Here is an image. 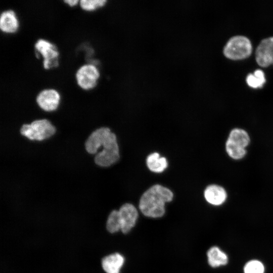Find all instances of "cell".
I'll return each instance as SVG.
<instances>
[{"mask_svg": "<svg viewBox=\"0 0 273 273\" xmlns=\"http://www.w3.org/2000/svg\"><path fill=\"white\" fill-rule=\"evenodd\" d=\"M173 193L167 188L155 185L142 195L139 202V208L146 216L158 218L165 213V204L173 199Z\"/></svg>", "mask_w": 273, "mask_h": 273, "instance_id": "cell-1", "label": "cell"}, {"mask_svg": "<svg viewBox=\"0 0 273 273\" xmlns=\"http://www.w3.org/2000/svg\"><path fill=\"white\" fill-rule=\"evenodd\" d=\"M56 128L47 119L33 121L31 124H24L20 129L21 134L30 140L40 141L52 136Z\"/></svg>", "mask_w": 273, "mask_h": 273, "instance_id": "cell-2", "label": "cell"}, {"mask_svg": "<svg viewBox=\"0 0 273 273\" xmlns=\"http://www.w3.org/2000/svg\"><path fill=\"white\" fill-rule=\"evenodd\" d=\"M103 149L97 153L95 156V163L101 167H108L119 159V147L116 136L111 132L103 144Z\"/></svg>", "mask_w": 273, "mask_h": 273, "instance_id": "cell-3", "label": "cell"}, {"mask_svg": "<svg viewBox=\"0 0 273 273\" xmlns=\"http://www.w3.org/2000/svg\"><path fill=\"white\" fill-rule=\"evenodd\" d=\"M252 50L251 42L248 38L243 36H235L226 43L223 54L230 59L241 60L249 57Z\"/></svg>", "mask_w": 273, "mask_h": 273, "instance_id": "cell-4", "label": "cell"}, {"mask_svg": "<svg viewBox=\"0 0 273 273\" xmlns=\"http://www.w3.org/2000/svg\"><path fill=\"white\" fill-rule=\"evenodd\" d=\"M100 72L97 67L91 64L81 66L75 73L77 85L82 89L93 88L97 84Z\"/></svg>", "mask_w": 273, "mask_h": 273, "instance_id": "cell-5", "label": "cell"}, {"mask_svg": "<svg viewBox=\"0 0 273 273\" xmlns=\"http://www.w3.org/2000/svg\"><path fill=\"white\" fill-rule=\"evenodd\" d=\"M36 53L43 58V66L48 69L58 65L59 52L57 47L50 41L43 39H38L34 44Z\"/></svg>", "mask_w": 273, "mask_h": 273, "instance_id": "cell-6", "label": "cell"}, {"mask_svg": "<svg viewBox=\"0 0 273 273\" xmlns=\"http://www.w3.org/2000/svg\"><path fill=\"white\" fill-rule=\"evenodd\" d=\"M36 101L38 106L45 111L55 110L60 101L59 93L54 89H44L37 95Z\"/></svg>", "mask_w": 273, "mask_h": 273, "instance_id": "cell-7", "label": "cell"}, {"mask_svg": "<svg viewBox=\"0 0 273 273\" xmlns=\"http://www.w3.org/2000/svg\"><path fill=\"white\" fill-rule=\"evenodd\" d=\"M256 61L262 67L273 65V37L261 41L256 50Z\"/></svg>", "mask_w": 273, "mask_h": 273, "instance_id": "cell-8", "label": "cell"}, {"mask_svg": "<svg viewBox=\"0 0 273 273\" xmlns=\"http://www.w3.org/2000/svg\"><path fill=\"white\" fill-rule=\"evenodd\" d=\"M111 132L110 128L106 127H102L94 130L85 141L86 151L91 154L97 153Z\"/></svg>", "mask_w": 273, "mask_h": 273, "instance_id": "cell-9", "label": "cell"}, {"mask_svg": "<svg viewBox=\"0 0 273 273\" xmlns=\"http://www.w3.org/2000/svg\"><path fill=\"white\" fill-rule=\"evenodd\" d=\"M118 211L121 224V231L124 234L127 233L136 223L138 217L137 209L132 204L125 203L121 206Z\"/></svg>", "mask_w": 273, "mask_h": 273, "instance_id": "cell-10", "label": "cell"}, {"mask_svg": "<svg viewBox=\"0 0 273 273\" xmlns=\"http://www.w3.org/2000/svg\"><path fill=\"white\" fill-rule=\"evenodd\" d=\"M205 200L209 204L218 206L222 204L227 198V193L222 187L215 184L206 187L204 192Z\"/></svg>", "mask_w": 273, "mask_h": 273, "instance_id": "cell-11", "label": "cell"}, {"mask_svg": "<svg viewBox=\"0 0 273 273\" xmlns=\"http://www.w3.org/2000/svg\"><path fill=\"white\" fill-rule=\"evenodd\" d=\"M19 26L18 21L14 11L8 10L3 12L0 16V29L5 33L15 32Z\"/></svg>", "mask_w": 273, "mask_h": 273, "instance_id": "cell-12", "label": "cell"}, {"mask_svg": "<svg viewBox=\"0 0 273 273\" xmlns=\"http://www.w3.org/2000/svg\"><path fill=\"white\" fill-rule=\"evenodd\" d=\"M124 262L123 256L115 253L103 258L102 266L106 273H119Z\"/></svg>", "mask_w": 273, "mask_h": 273, "instance_id": "cell-13", "label": "cell"}, {"mask_svg": "<svg viewBox=\"0 0 273 273\" xmlns=\"http://www.w3.org/2000/svg\"><path fill=\"white\" fill-rule=\"evenodd\" d=\"M226 140L236 146L246 149L250 143V137L245 130L235 128L230 131Z\"/></svg>", "mask_w": 273, "mask_h": 273, "instance_id": "cell-14", "label": "cell"}, {"mask_svg": "<svg viewBox=\"0 0 273 273\" xmlns=\"http://www.w3.org/2000/svg\"><path fill=\"white\" fill-rule=\"evenodd\" d=\"M146 164L150 170L155 173L163 172L168 166L166 159L160 157L158 153L150 154L146 159Z\"/></svg>", "mask_w": 273, "mask_h": 273, "instance_id": "cell-15", "label": "cell"}, {"mask_svg": "<svg viewBox=\"0 0 273 273\" xmlns=\"http://www.w3.org/2000/svg\"><path fill=\"white\" fill-rule=\"evenodd\" d=\"M207 255L208 263L212 267L226 265L228 261L226 254L216 246L210 248Z\"/></svg>", "mask_w": 273, "mask_h": 273, "instance_id": "cell-16", "label": "cell"}, {"mask_svg": "<svg viewBox=\"0 0 273 273\" xmlns=\"http://www.w3.org/2000/svg\"><path fill=\"white\" fill-rule=\"evenodd\" d=\"M225 151L232 159L238 160L243 159L246 155V149L236 146L226 140L225 145Z\"/></svg>", "mask_w": 273, "mask_h": 273, "instance_id": "cell-17", "label": "cell"}, {"mask_svg": "<svg viewBox=\"0 0 273 273\" xmlns=\"http://www.w3.org/2000/svg\"><path fill=\"white\" fill-rule=\"evenodd\" d=\"M106 228L111 233L121 230V224L118 210H114L111 212L107 220Z\"/></svg>", "mask_w": 273, "mask_h": 273, "instance_id": "cell-18", "label": "cell"}, {"mask_svg": "<svg viewBox=\"0 0 273 273\" xmlns=\"http://www.w3.org/2000/svg\"><path fill=\"white\" fill-rule=\"evenodd\" d=\"M246 82L251 87H261L265 82L263 72L258 69L255 71L253 74H249L247 77Z\"/></svg>", "mask_w": 273, "mask_h": 273, "instance_id": "cell-19", "label": "cell"}, {"mask_svg": "<svg viewBox=\"0 0 273 273\" xmlns=\"http://www.w3.org/2000/svg\"><path fill=\"white\" fill-rule=\"evenodd\" d=\"M106 0H80L79 5L80 7L85 11H93L105 5Z\"/></svg>", "mask_w": 273, "mask_h": 273, "instance_id": "cell-20", "label": "cell"}, {"mask_svg": "<svg viewBox=\"0 0 273 273\" xmlns=\"http://www.w3.org/2000/svg\"><path fill=\"white\" fill-rule=\"evenodd\" d=\"M264 271L263 264L257 260L248 262L244 267V273H264Z\"/></svg>", "mask_w": 273, "mask_h": 273, "instance_id": "cell-21", "label": "cell"}, {"mask_svg": "<svg viewBox=\"0 0 273 273\" xmlns=\"http://www.w3.org/2000/svg\"><path fill=\"white\" fill-rule=\"evenodd\" d=\"M64 2L70 7H73L77 5V4L79 2L78 0H65L64 1Z\"/></svg>", "mask_w": 273, "mask_h": 273, "instance_id": "cell-22", "label": "cell"}]
</instances>
